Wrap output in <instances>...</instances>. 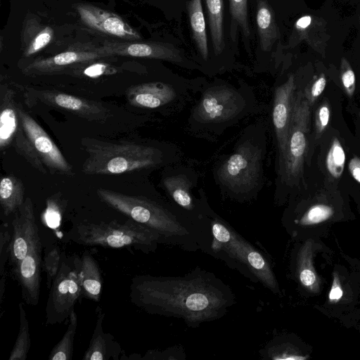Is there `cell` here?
<instances>
[{
    "mask_svg": "<svg viewBox=\"0 0 360 360\" xmlns=\"http://www.w3.org/2000/svg\"><path fill=\"white\" fill-rule=\"evenodd\" d=\"M129 298L149 314L180 319L191 328L223 317L236 302L227 284L200 267L183 276H135Z\"/></svg>",
    "mask_w": 360,
    "mask_h": 360,
    "instance_id": "cell-1",
    "label": "cell"
},
{
    "mask_svg": "<svg viewBox=\"0 0 360 360\" xmlns=\"http://www.w3.org/2000/svg\"><path fill=\"white\" fill-rule=\"evenodd\" d=\"M100 199L129 219L157 232L162 244L186 251L206 252L210 243V221H201L172 202L98 188Z\"/></svg>",
    "mask_w": 360,
    "mask_h": 360,
    "instance_id": "cell-2",
    "label": "cell"
},
{
    "mask_svg": "<svg viewBox=\"0 0 360 360\" xmlns=\"http://www.w3.org/2000/svg\"><path fill=\"white\" fill-rule=\"evenodd\" d=\"M210 238L207 253L220 259L253 282H259L274 293L279 285L267 259L210 207Z\"/></svg>",
    "mask_w": 360,
    "mask_h": 360,
    "instance_id": "cell-3",
    "label": "cell"
},
{
    "mask_svg": "<svg viewBox=\"0 0 360 360\" xmlns=\"http://www.w3.org/2000/svg\"><path fill=\"white\" fill-rule=\"evenodd\" d=\"M81 144L87 154L82 167L86 174H120L153 167L162 161L158 148L136 143L85 137Z\"/></svg>",
    "mask_w": 360,
    "mask_h": 360,
    "instance_id": "cell-4",
    "label": "cell"
},
{
    "mask_svg": "<svg viewBox=\"0 0 360 360\" xmlns=\"http://www.w3.org/2000/svg\"><path fill=\"white\" fill-rule=\"evenodd\" d=\"M75 243L105 248H132L144 253L155 252L162 244L160 235L153 229L131 219L126 222L82 223L70 231Z\"/></svg>",
    "mask_w": 360,
    "mask_h": 360,
    "instance_id": "cell-5",
    "label": "cell"
},
{
    "mask_svg": "<svg viewBox=\"0 0 360 360\" xmlns=\"http://www.w3.org/2000/svg\"><path fill=\"white\" fill-rule=\"evenodd\" d=\"M311 106L303 90H296L285 156L278 165V183L290 188L298 186L310 149Z\"/></svg>",
    "mask_w": 360,
    "mask_h": 360,
    "instance_id": "cell-6",
    "label": "cell"
},
{
    "mask_svg": "<svg viewBox=\"0 0 360 360\" xmlns=\"http://www.w3.org/2000/svg\"><path fill=\"white\" fill-rule=\"evenodd\" d=\"M263 157L262 145L243 141L219 167V182L236 197L249 195L261 180Z\"/></svg>",
    "mask_w": 360,
    "mask_h": 360,
    "instance_id": "cell-7",
    "label": "cell"
},
{
    "mask_svg": "<svg viewBox=\"0 0 360 360\" xmlns=\"http://www.w3.org/2000/svg\"><path fill=\"white\" fill-rule=\"evenodd\" d=\"M79 262V257L68 258L63 253L59 271L49 288L45 309L46 324L67 322L75 303L82 296Z\"/></svg>",
    "mask_w": 360,
    "mask_h": 360,
    "instance_id": "cell-8",
    "label": "cell"
},
{
    "mask_svg": "<svg viewBox=\"0 0 360 360\" xmlns=\"http://www.w3.org/2000/svg\"><path fill=\"white\" fill-rule=\"evenodd\" d=\"M15 92L6 84L0 87V148L5 150L14 147L30 165L41 174L47 169L38 157L31 141L27 136L18 112Z\"/></svg>",
    "mask_w": 360,
    "mask_h": 360,
    "instance_id": "cell-9",
    "label": "cell"
},
{
    "mask_svg": "<svg viewBox=\"0 0 360 360\" xmlns=\"http://www.w3.org/2000/svg\"><path fill=\"white\" fill-rule=\"evenodd\" d=\"M245 106V99L239 91L226 86H213L202 93L192 117L200 124H221L238 116Z\"/></svg>",
    "mask_w": 360,
    "mask_h": 360,
    "instance_id": "cell-10",
    "label": "cell"
},
{
    "mask_svg": "<svg viewBox=\"0 0 360 360\" xmlns=\"http://www.w3.org/2000/svg\"><path fill=\"white\" fill-rule=\"evenodd\" d=\"M24 96L29 104L40 102L56 109L72 113L84 119L105 122L110 116L103 104L56 90L24 88Z\"/></svg>",
    "mask_w": 360,
    "mask_h": 360,
    "instance_id": "cell-11",
    "label": "cell"
},
{
    "mask_svg": "<svg viewBox=\"0 0 360 360\" xmlns=\"http://www.w3.org/2000/svg\"><path fill=\"white\" fill-rule=\"evenodd\" d=\"M18 112L23 129L45 167L53 174L74 176L72 166L48 134L20 103H18Z\"/></svg>",
    "mask_w": 360,
    "mask_h": 360,
    "instance_id": "cell-12",
    "label": "cell"
},
{
    "mask_svg": "<svg viewBox=\"0 0 360 360\" xmlns=\"http://www.w3.org/2000/svg\"><path fill=\"white\" fill-rule=\"evenodd\" d=\"M102 58L105 56L98 47L80 46L52 56L35 58L22 68V72L32 77L67 73L78 65Z\"/></svg>",
    "mask_w": 360,
    "mask_h": 360,
    "instance_id": "cell-13",
    "label": "cell"
},
{
    "mask_svg": "<svg viewBox=\"0 0 360 360\" xmlns=\"http://www.w3.org/2000/svg\"><path fill=\"white\" fill-rule=\"evenodd\" d=\"M105 56H128L164 60L183 65L184 57L182 52L171 44L157 41H105L98 47Z\"/></svg>",
    "mask_w": 360,
    "mask_h": 360,
    "instance_id": "cell-14",
    "label": "cell"
},
{
    "mask_svg": "<svg viewBox=\"0 0 360 360\" xmlns=\"http://www.w3.org/2000/svg\"><path fill=\"white\" fill-rule=\"evenodd\" d=\"M73 7L83 23L100 33L126 41H139L141 36L120 15L86 3H77Z\"/></svg>",
    "mask_w": 360,
    "mask_h": 360,
    "instance_id": "cell-15",
    "label": "cell"
},
{
    "mask_svg": "<svg viewBox=\"0 0 360 360\" xmlns=\"http://www.w3.org/2000/svg\"><path fill=\"white\" fill-rule=\"evenodd\" d=\"M295 92L296 84L293 75H289L274 91L272 122L276 139L278 165L282 162L286 151Z\"/></svg>",
    "mask_w": 360,
    "mask_h": 360,
    "instance_id": "cell-16",
    "label": "cell"
},
{
    "mask_svg": "<svg viewBox=\"0 0 360 360\" xmlns=\"http://www.w3.org/2000/svg\"><path fill=\"white\" fill-rule=\"evenodd\" d=\"M41 248V238L38 233L25 257L11 269L21 288L23 302L31 306L37 305L39 300L42 271Z\"/></svg>",
    "mask_w": 360,
    "mask_h": 360,
    "instance_id": "cell-17",
    "label": "cell"
},
{
    "mask_svg": "<svg viewBox=\"0 0 360 360\" xmlns=\"http://www.w3.org/2000/svg\"><path fill=\"white\" fill-rule=\"evenodd\" d=\"M12 238L8 257L11 269L14 268L27 255L39 229L33 203L26 198L22 205L14 214L11 223Z\"/></svg>",
    "mask_w": 360,
    "mask_h": 360,
    "instance_id": "cell-18",
    "label": "cell"
},
{
    "mask_svg": "<svg viewBox=\"0 0 360 360\" xmlns=\"http://www.w3.org/2000/svg\"><path fill=\"white\" fill-rule=\"evenodd\" d=\"M181 91L173 85L162 82H150L134 85L126 91L128 103L144 109H158L176 104Z\"/></svg>",
    "mask_w": 360,
    "mask_h": 360,
    "instance_id": "cell-19",
    "label": "cell"
},
{
    "mask_svg": "<svg viewBox=\"0 0 360 360\" xmlns=\"http://www.w3.org/2000/svg\"><path fill=\"white\" fill-rule=\"evenodd\" d=\"M163 186L173 203L201 221L208 219L210 208L205 198H194L191 193L192 182L186 174H174L165 176Z\"/></svg>",
    "mask_w": 360,
    "mask_h": 360,
    "instance_id": "cell-20",
    "label": "cell"
},
{
    "mask_svg": "<svg viewBox=\"0 0 360 360\" xmlns=\"http://www.w3.org/2000/svg\"><path fill=\"white\" fill-rule=\"evenodd\" d=\"M329 38L326 22L323 19L305 15L295 22L289 45L295 46L300 41H305L313 50L325 57Z\"/></svg>",
    "mask_w": 360,
    "mask_h": 360,
    "instance_id": "cell-21",
    "label": "cell"
},
{
    "mask_svg": "<svg viewBox=\"0 0 360 360\" xmlns=\"http://www.w3.org/2000/svg\"><path fill=\"white\" fill-rule=\"evenodd\" d=\"M53 35L51 27L42 24L37 15L27 13L20 32L23 56L27 58L41 51L52 41Z\"/></svg>",
    "mask_w": 360,
    "mask_h": 360,
    "instance_id": "cell-22",
    "label": "cell"
},
{
    "mask_svg": "<svg viewBox=\"0 0 360 360\" xmlns=\"http://www.w3.org/2000/svg\"><path fill=\"white\" fill-rule=\"evenodd\" d=\"M97 309L95 328L82 360L120 359L122 349L110 333L103 331V322L105 314L101 309Z\"/></svg>",
    "mask_w": 360,
    "mask_h": 360,
    "instance_id": "cell-23",
    "label": "cell"
},
{
    "mask_svg": "<svg viewBox=\"0 0 360 360\" xmlns=\"http://www.w3.org/2000/svg\"><path fill=\"white\" fill-rule=\"evenodd\" d=\"M79 273L82 295L86 299L98 302L103 288V278L96 259L87 250L79 257Z\"/></svg>",
    "mask_w": 360,
    "mask_h": 360,
    "instance_id": "cell-24",
    "label": "cell"
},
{
    "mask_svg": "<svg viewBox=\"0 0 360 360\" xmlns=\"http://www.w3.org/2000/svg\"><path fill=\"white\" fill-rule=\"evenodd\" d=\"M256 20L261 49L269 51L278 39L280 32L267 0H257Z\"/></svg>",
    "mask_w": 360,
    "mask_h": 360,
    "instance_id": "cell-25",
    "label": "cell"
},
{
    "mask_svg": "<svg viewBox=\"0 0 360 360\" xmlns=\"http://www.w3.org/2000/svg\"><path fill=\"white\" fill-rule=\"evenodd\" d=\"M296 273L302 287L311 292L320 290V278L313 265V240H307L297 257Z\"/></svg>",
    "mask_w": 360,
    "mask_h": 360,
    "instance_id": "cell-26",
    "label": "cell"
},
{
    "mask_svg": "<svg viewBox=\"0 0 360 360\" xmlns=\"http://www.w3.org/2000/svg\"><path fill=\"white\" fill-rule=\"evenodd\" d=\"M22 182L13 175H6L0 181V203L5 216L15 214L25 202Z\"/></svg>",
    "mask_w": 360,
    "mask_h": 360,
    "instance_id": "cell-27",
    "label": "cell"
},
{
    "mask_svg": "<svg viewBox=\"0 0 360 360\" xmlns=\"http://www.w3.org/2000/svg\"><path fill=\"white\" fill-rule=\"evenodd\" d=\"M346 162L343 145L338 136H333L325 149L323 169L326 177L332 182L338 181L342 176Z\"/></svg>",
    "mask_w": 360,
    "mask_h": 360,
    "instance_id": "cell-28",
    "label": "cell"
},
{
    "mask_svg": "<svg viewBox=\"0 0 360 360\" xmlns=\"http://www.w3.org/2000/svg\"><path fill=\"white\" fill-rule=\"evenodd\" d=\"M210 31L215 55L225 48L224 34V0H205Z\"/></svg>",
    "mask_w": 360,
    "mask_h": 360,
    "instance_id": "cell-29",
    "label": "cell"
},
{
    "mask_svg": "<svg viewBox=\"0 0 360 360\" xmlns=\"http://www.w3.org/2000/svg\"><path fill=\"white\" fill-rule=\"evenodd\" d=\"M187 9L193 39L201 56L207 60V39L201 0H190Z\"/></svg>",
    "mask_w": 360,
    "mask_h": 360,
    "instance_id": "cell-30",
    "label": "cell"
},
{
    "mask_svg": "<svg viewBox=\"0 0 360 360\" xmlns=\"http://www.w3.org/2000/svg\"><path fill=\"white\" fill-rule=\"evenodd\" d=\"M263 359L271 360H304L307 356L302 354L300 351L289 342L283 341L280 338H274L269 341L259 350Z\"/></svg>",
    "mask_w": 360,
    "mask_h": 360,
    "instance_id": "cell-31",
    "label": "cell"
},
{
    "mask_svg": "<svg viewBox=\"0 0 360 360\" xmlns=\"http://www.w3.org/2000/svg\"><path fill=\"white\" fill-rule=\"evenodd\" d=\"M77 328V316L75 309L72 311L68 328L60 340L55 345L49 356V360H71Z\"/></svg>",
    "mask_w": 360,
    "mask_h": 360,
    "instance_id": "cell-32",
    "label": "cell"
},
{
    "mask_svg": "<svg viewBox=\"0 0 360 360\" xmlns=\"http://www.w3.org/2000/svg\"><path fill=\"white\" fill-rule=\"evenodd\" d=\"M18 307L20 311L19 332L8 360H26L31 345L29 321L26 316L23 302H20Z\"/></svg>",
    "mask_w": 360,
    "mask_h": 360,
    "instance_id": "cell-33",
    "label": "cell"
},
{
    "mask_svg": "<svg viewBox=\"0 0 360 360\" xmlns=\"http://www.w3.org/2000/svg\"><path fill=\"white\" fill-rule=\"evenodd\" d=\"M335 214L334 207L327 203L319 202L309 207L300 217L295 218V225L307 226L322 223L330 219Z\"/></svg>",
    "mask_w": 360,
    "mask_h": 360,
    "instance_id": "cell-34",
    "label": "cell"
},
{
    "mask_svg": "<svg viewBox=\"0 0 360 360\" xmlns=\"http://www.w3.org/2000/svg\"><path fill=\"white\" fill-rule=\"evenodd\" d=\"M96 60L78 65L70 69L66 74L77 77L97 78L114 75L118 72L116 67Z\"/></svg>",
    "mask_w": 360,
    "mask_h": 360,
    "instance_id": "cell-35",
    "label": "cell"
},
{
    "mask_svg": "<svg viewBox=\"0 0 360 360\" xmlns=\"http://www.w3.org/2000/svg\"><path fill=\"white\" fill-rule=\"evenodd\" d=\"M63 258V253L58 246H54L46 252L42 259V270L46 274V285L50 288L58 274Z\"/></svg>",
    "mask_w": 360,
    "mask_h": 360,
    "instance_id": "cell-36",
    "label": "cell"
},
{
    "mask_svg": "<svg viewBox=\"0 0 360 360\" xmlns=\"http://www.w3.org/2000/svg\"><path fill=\"white\" fill-rule=\"evenodd\" d=\"M330 118V108L329 103L323 100L318 105L314 120L313 144L320 141L328 126Z\"/></svg>",
    "mask_w": 360,
    "mask_h": 360,
    "instance_id": "cell-37",
    "label": "cell"
},
{
    "mask_svg": "<svg viewBox=\"0 0 360 360\" xmlns=\"http://www.w3.org/2000/svg\"><path fill=\"white\" fill-rule=\"evenodd\" d=\"M64 205L59 197L53 195L46 200V207L44 213L46 224L52 229L58 228L61 223Z\"/></svg>",
    "mask_w": 360,
    "mask_h": 360,
    "instance_id": "cell-38",
    "label": "cell"
},
{
    "mask_svg": "<svg viewBox=\"0 0 360 360\" xmlns=\"http://www.w3.org/2000/svg\"><path fill=\"white\" fill-rule=\"evenodd\" d=\"M232 21L240 26L245 36L250 34L248 18V0H229Z\"/></svg>",
    "mask_w": 360,
    "mask_h": 360,
    "instance_id": "cell-39",
    "label": "cell"
},
{
    "mask_svg": "<svg viewBox=\"0 0 360 360\" xmlns=\"http://www.w3.org/2000/svg\"><path fill=\"white\" fill-rule=\"evenodd\" d=\"M6 223L1 226L0 231V277L6 275V263L8 261L12 231Z\"/></svg>",
    "mask_w": 360,
    "mask_h": 360,
    "instance_id": "cell-40",
    "label": "cell"
},
{
    "mask_svg": "<svg viewBox=\"0 0 360 360\" xmlns=\"http://www.w3.org/2000/svg\"><path fill=\"white\" fill-rule=\"evenodd\" d=\"M186 354L182 347L174 346L162 351L150 349L141 359L147 360H182L185 359Z\"/></svg>",
    "mask_w": 360,
    "mask_h": 360,
    "instance_id": "cell-41",
    "label": "cell"
},
{
    "mask_svg": "<svg viewBox=\"0 0 360 360\" xmlns=\"http://www.w3.org/2000/svg\"><path fill=\"white\" fill-rule=\"evenodd\" d=\"M340 79L348 96H353L356 88L355 74L349 61L342 57L340 61Z\"/></svg>",
    "mask_w": 360,
    "mask_h": 360,
    "instance_id": "cell-42",
    "label": "cell"
},
{
    "mask_svg": "<svg viewBox=\"0 0 360 360\" xmlns=\"http://www.w3.org/2000/svg\"><path fill=\"white\" fill-rule=\"evenodd\" d=\"M326 84L327 80L326 76L324 74H321L316 77V79H314L304 90H303L304 94L311 107L323 92Z\"/></svg>",
    "mask_w": 360,
    "mask_h": 360,
    "instance_id": "cell-43",
    "label": "cell"
},
{
    "mask_svg": "<svg viewBox=\"0 0 360 360\" xmlns=\"http://www.w3.org/2000/svg\"><path fill=\"white\" fill-rule=\"evenodd\" d=\"M343 289L338 275L335 272L330 290L328 294V300L331 303H337L343 296Z\"/></svg>",
    "mask_w": 360,
    "mask_h": 360,
    "instance_id": "cell-44",
    "label": "cell"
},
{
    "mask_svg": "<svg viewBox=\"0 0 360 360\" xmlns=\"http://www.w3.org/2000/svg\"><path fill=\"white\" fill-rule=\"evenodd\" d=\"M348 169L352 177L360 184V158L353 156L348 162Z\"/></svg>",
    "mask_w": 360,
    "mask_h": 360,
    "instance_id": "cell-45",
    "label": "cell"
}]
</instances>
